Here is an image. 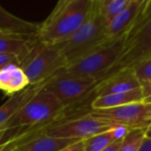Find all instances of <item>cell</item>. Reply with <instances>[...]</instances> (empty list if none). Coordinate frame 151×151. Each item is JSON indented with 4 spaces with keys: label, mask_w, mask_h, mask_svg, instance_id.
<instances>
[{
    "label": "cell",
    "mask_w": 151,
    "mask_h": 151,
    "mask_svg": "<svg viewBox=\"0 0 151 151\" xmlns=\"http://www.w3.org/2000/svg\"><path fill=\"white\" fill-rule=\"evenodd\" d=\"M144 0H130L127 6L106 27L105 35L109 44L122 39L136 20Z\"/></svg>",
    "instance_id": "obj_11"
},
{
    "label": "cell",
    "mask_w": 151,
    "mask_h": 151,
    "mask_svg": "<svg viewBox=\"0 0 151 151\" xmlns=\"http://www.w3.org/2000/svg\"><path fill=\"white\" fill-rule=\"evenodd\" d=\"M99 81L92 78H78L56 73L44 89L55 95L66 108L78 104L93 91Z\"/></svg>",
    "instance_id": "obj_8"
},
{
    "label": "cell",
    "mask_w": 151,
    "mask_h": 151,
    "mask_svg": "<svg viewBox=\"0 0 151 151\" xmlns=\"http://www.w3.org/2000/svg\"><path fill=\"white\" fill-rule=\"evenodd\" d=\"M38 41L39 40L36 38L10 35L0 31V52L15 54L19 58L22 63Z\"/></svg>",
    "instance_id": "obj_17"
},
{
    "label": "cell",
    "mask_w": 151,
    "mask_h": 151,
    "mask_svg": "<svg viewBox=\"0 0 151 151\" xmlns=\"http://www.w3.org/2000/svg\"><path fill=\"white\" fill-rule=\"evenodd\" d=\"M146 128L129 129L125 136L119 151H139L145 140Z\"/></svg>",
    "instance_id": "obj_20"
},
{
    "label": "cell",
    "mask_w": 151,
    "mask_h": 151,
    "mask_svg": "<svg viewBox=\"0 0 151 151\" xmlns=\"http://www.w3.org/2000/svg\"><path fill=\"white\" fill-rule=\"evenodd\" d=\"M141 88H142V89L144 100H145L146 98L151 96V81L142 83V84L141 85Z\"/></svg>",
    "instance_id": "obj_24"
},
{
    "label": "cell",
    "mask_w": 151,
    "mask_h": 151,
    "mask_svg": "<svg viewBox=\"0 0 151 151\" xmlns=\"http://www.w3.org/2000/svg\"><path fill=\"white\" fill-rule=\"evenodd\" d=\"M122 141H123V137L120 138V139H119L118 141L114 142L112 144H111L110 146H108L106 149L103 150L102 151H119V149H120Z\"/></svg>",
    "instance_id": "obj_25"
},
{
    "label": "cell",
    "mask_w": 151,
    "mask_h": 151,
    "mask_svg": "<svg viewBox=\"0 0 151 151\" xmlns=\"http://www.w3.org/2000/svg\"><path fill=\"white\" fill-rule=\"evenodd\" d=\"M88 113L92 117L129 129L147 128L151 123V103L142 101L116 108L92 110Z\"/></svg>",
    "instance_id": "obj_9"
},
{
    "label": "cell",
    "mask_w": 151,
    "mask_h": 151,
    "mask_svg": "<svg viewBox=\"0 0 151 151\" xmlns=\"http://www.w3.org/2000/svg\"><path fill=\"white\" fill-rule=\"evenodd\" d=\"M60 151H85L84 148V141H80L77 142L66 148H65L64 150Z\"/></svg>",
    "instance_id": "obj_23"
},
{
    "label": "cell",
    "mask_w": 151,
    "mask_h": 151,
    "mask_svg": "<svg viewBox=\"0 0 151 151\" xmlns=\"http://www.w3.org/2000/svg\"><path fill=\"white\" fill-rule=\"evenodd\" d=\"M130 0H98V11L107 27L129 4Z\"/></svg>",
    "instance_id": "obj_19"
},
{
    "label": "cell",
    "mask_w": 151,
    "mask_h": 151,
    "mask_svg": "<svg viewBox=\"0 0 151 151\" xmlns=\"http://www.w3.org/2000/svg\"><path fill=\"white\" fill-rule=\"evenodd\" d=\"M140 87L141 83L135 75L134 68L126 67L99 81L90 95H92L93 99H95L111 94L130 91Z\"/></svg>",
    "instance_id": "obj_10"
},
{
    "label": "cell",
    "mask_w": 151,
    "mask_h": 151,
    "mask_svg": "<svg viewBox=\"0 0 151 151\" xmlns=\"http://www.w3.org/2000/svg\"><path fill=\"white\" fill-rule=\"evenodd\" d=\"M133 68L141 85L151 81V55L141 60Z\"/></svg>",
    "instance_id": "obj_21"
},
{
    "label": "cell",
    "mask_w": 151,
    "mask_h": 151,
    "mask_svg": "<svg viewBox=\"0 0 151 151\" xmlns=\"http://www.w3.org/2000/svg\"><path fill=\"white\" fill-rule=\"evenodd\" d=\"M0 31L5 34L38 39L40 24L19 18L0 4Z\"/></svg>",
    "instance_id": "obj_13"
},
{
    "label": "cell",
    "mask_w": 151,
    "mask_h": 151,
    "mask_svg": "<svg viewBox=\"0 0 151 151\" xmlns=\"http://www.w3.org/2000/svg\"><path fill=\"white\" fill-rule=\"evenodd\" d=\"M150 55L151 0H144L136 20L124 36L121 55L108 72L105 78L120 69L134 67L141 60Z\"/></svg>",
    "instance_id": "obj_3"
},
{
    "label": "cell",
    "mask_w": 151,
    "mask_h": 151,
    "mask_svg": "<svg viewBox=\"0 0 151 151\" xmlns=\"http://www.w3.org/2000/svg\"><path fill=\"white\" fill-rule=\"evenodd\" d=\"M29 85V80L20 66L9 65L0 70V89L5 95L13 96Z\"/></svg>",
    "instance_id": "obj_15"
},
{
    "label": "cell",
    "mask_w": 151,
    "mask_h": 151,
    "mask_svg": "<svg viewBox=\"0 0 151 151\" xmlns=\"http://www.w3.org/2000/svg\"><path fill=\"white\" fill-rule=\"evenodd\" d=\"M65 110V107L58 97L43 88L0 128L12 130L25 127H50L61 121Z\"/></svg>",
    "instance_id": "obj_4"
},
{
    "label": "cell",
    "mask_w": 151,
    "mask_h": 151,
    "mask_svg": "<svg viewBox=\"0 0 151 151\" xmlns=\"http://www.w3.org/2000/svg\"><path fill=\"white\" fill-rule=\"evenodd\" d=\"M65 66L67 62L58 45H47L39 41L20 65L30 84L50 80Z\"/></svg>",
    "instance_id": "obj_6"
},
{
    "label": "cell",
    "mask_w": 151,
    "mask_h": 151,
    "mask_svg": "<svg viewBox=\"0 0 151 151\" xmlns=\"http://www.w3.org/2000/svg\"><path fill=\"white\" fill-rule=\"evenodd\" d=\"M50 80L36 84H30L22 91L12 96L6 103L0 106V127L11 120L36 94L43 89Z\"/></svg>",
    "instance_id": "obj_12"
},
{
    "label": "cell",
    "mask_w": 151,
    "mask_h": 151,
    "mask_svg": "<svg viewBox=\"0 0 151 151\" xmlns=\"http://www.w3.org/2000/svg\"><path fill=\"white\" fill-rule=\"evenodd\" d=\"M94 0H60L47 19L40 24L38 40L57 45L69 39L88 19Z\"/></svg>",
    "instance_id": "obj_1"
},
{
    "label": "cell",
    "mask_w": 151,
    "mask_h": 151,
    "mask_svg": "<svg viewBox=\"0 0 151 151\" xmlns=\"http://www.w3.org/2000/svg\"><path fill=\"white\" fill-rule=\"evenodd\" d=\"M106 26L98 11V0H94L92 11L86 22L66 41L57 44L70 65L84 57L108 45Z\"/></svg>",
    "instance_id": "obj_2"
},
{
    "label": "cell",
    "mask_w": 151,
    "mask_h": 151,
    "mask_svg": "<svg viewBox=\"0 0 151 151\" xmlns=\"http://www.w3.org/2000/svg\"><path fill=\"white\" fill-rule=\"evenodd\" d=\"M123 42L124 37L65 66L58 73L69 77L92 78L102 81L121 55Z\"/></svg>",
    "instance_id": "obj_5"
},
{
    "label": "cell",
    "mask_w": 151,
    "mask_h": 151,
    "mask_svg": "<svg viewBox=\"0 0 151 151\" xmlns=\"http://www.w3.org/2000/svg\"><path fill=\"white\" fill-rule=\"evenodd\" d=\"M9 65H21V60L18 56L12 53L0 52V70Z\"/></svg>",
    "instance_id": "obj_22"
},
{
    "label": "cell",
    "mask_w": 151,
    "mask_h": 151,
    "mask_svg": "<svg viewBox=\"0 0 151 151\" xmlns=\"http://www.w3.org/2000/svg\"><path fill=\"white\" fill-rule=\"evenodd\" d=\"M145 137L148 138V139H151V123L149 125V127L146 128Z\"/></svg>",
    "instance_id": "obj_27"
},
{
    "label": "cell",
    "mask_w": 151,
    "mask_h": 151,
    "mask_svg": "<svg viewBox=\"0 0 151 151\" xmlns=\"http://www.w3.org/2000/svg\"><path fill=\"white\" fill-rule=\"evenodd\" d=\"M118 127L120 126H117L102 119L92 117L88 113L84 116L68 119L58 125L47 127L44 130V134L55 138L85 141L94 135L102 134Z\"/></svg>",
    "instance_id": "obj_7"
},
{
    "label": "cell",
    "mask_w": 151,
    "mask_h": 151,
    "mask_svg": "<svg viewBox=\"0 0 151 151\" xmlns=\"http://www.w3.org/2000/svg\"><path fill=\"white\" fill-rule=\"evenodd\" d=\"M7 131H9V130L4 129V128H0V146L4 143L2 142H3V140H4V138L5 136V134L7 133Z\"/></svg>",
    "instance_id": "obj_26"
},
{
    "label": "cell",
    "mask_w": 151,
    "mask_h": 151,
    "mask_svg": "<svg viewBox=\"0 0 151 151\" xmlns=\"http://www.w3.org/2000/svg\"><path fill=\"white\" fill-rule=\"evenodd\" d=\"M80 141L81 140L50 137L43 132L32 140L19 145L12 151H60Z\"/></svg>",
    "instance_id": "obj_16"
},
{
    "label": "cell",
    "mask_w": 151,
    "mask_h": 151,
    "mask_svg": "<svg viewBox=\"0 0 151 151\" xmlns=\"http://www.w3.org/2000/svg\"><path fill=\"white\" fill-rule=\"evenodd\" d=\"M129 128L126 127H118L109 131L94 135L84 141L85 151H102L114 142L125 136Z\"/></svg>",
    "instance_id": "obj_18"
},
{
    "label": "cell",
    "mask_w": 151,
    "mask_h": 151,
    "mask_svg": "<svg viewBox=\"0 0 151 151\" xmlns=\"http://www.w3.org/2000/svg\"><path fill=\"white\" fill-rule=\"evenodd\" d=\"M144 101L142 88H138L127 92L111 94L104 96L96 97L92 100L90 106L92 110H102L116 108L133 103ZM91 110V111H92Z\"/></svg>",
    "instance_id": "obj_14"
},
{
    "label": "cell",
    "mask_w": 151,
    "mask_h": 151,
    "mask_svg": "<svg viewBox=\"0 0 151 151\" xmlns=\"http://www.w3.org/2000/svg\"><path fill=\"white\" fill-rule=\"evenodd\" d=\"M144 102H146V103H151V96L148 97V98H146V99L144 100Z\"/></svg>",
    "instance_id": "obj_28"
}]
</instances>
